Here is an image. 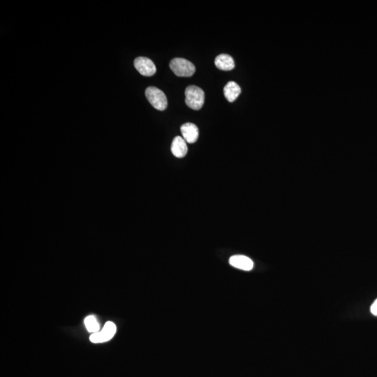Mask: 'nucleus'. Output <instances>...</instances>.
I'll use <instances>...</instances> for the list:
<instances>
[{"label":"nucleus","mask_w":377,"mask_h":377,"mask_svg":"<svg viewBox=\"0 0 377 377\" xmlns=\"http://www.w3.org/2000/svg\"><path fill=\"white\" fill-rule=\"evenodd\" d=\"M205 102V93L199 87L188 86L185 89V103L190 109L199 111Z\"/></svg>","instance_id":"nucleus-1"},{"label":"nucleus","mask_w":377,"mask_h":377,"mask_svg":"<svg viewBox=\"0 0 377 377\" xmlns=\"http://www.w3.org/2000/svg\"><path fill=\"white\" fill-rule=\"evenodd\" d=\"M169 66L173 72L180 77H191L196 71L193 63L184 58H174Z\"/></svg>","instance_id":"nucleus-2"},{"label":"nucleus","mask_w":377,"mask_h":377,"mask_svg":"<svg viewBox=\"0 0 377 377\" xmlns=\"http://www.w3.org/2000/svg\"><path fill=\"white\" fill-rule=\"evenodd\" d=\"M145 96L154 109L162 111L167 109L168 106L167 96L159 88L147 87L145 90Z\"/></svg>","instance_id":"nucleus-3"},{"label":"nucleus","mask_w":377,"mask_h":377,"mask_svg":"<svg viewBox=\"0 0 377 377\" xmlns=\"http://www.w3.org/2000/svg\"><path fill=\"white\" fill-rule=\"evenodd\" d=\"M116 333V325L113 322L109 321L104 325L100 332L92 333L89 340L93 343H101L111 340Z\"/></svg>","instance_id":"nucleus-4"},{"label":"nucleus","mask_w":377,"mask_h":377,"mask_svg":"<svg viewBox=\"0 0 377 377\" xmlns=\"http://www.w3.org/2000/svg\"><path fill=\"white\" fill-rule=\"evenodd\" d=\"M134 66L136 70L144 76H152L157 71L153 61L149 58L139 57L134 60Z\"/></svg>","instance_id":"nucleus-5"},{"label":"nucleus","mask_w":377,"mask_h":377,"mask_svg":"<svg viewBox=\"0 0 377 377\" xmlns=\"http://www.w3.org/2000/svg\"><path fill=\"white\" fill-rule=\"evenodd\" d=\"M182 138L188 144H194L199 139V128L193 123H185L180 128Z\"/></svg>","instance_id":"nucleus-6"},{"label":"nucleus","mask_w":377,"mask_h":377,"mask_svg":"<svg viewBox=\"0 0 377 377\" xmlns=\"http://www.w3.org/2000/svg\"><path fill=\"white\" fill-rule=\"evenodd\" d=\"M229 263L234 268L245 270V271H250L254 267V263L252 259L244 255L232 256L229 259Z\"/></svg>","instance_id":"nucleus-7"},{"label":"nucleus","mask_w":377,"mask_h":377,"mask_svg":"<svg viewBox=\"0 0 377 377\" xmlns=\"http://www.w3.org/2000/svg\"><path fill=\"white\" fill-rule=\"evenodd\" d=\"M171 152L177 158H182L188 152L187 142L181 136H176L171 145Z\"/></svg>","instance_id":"nucleus-8"},{"label":"nucleus","mask_w":377,"mask_h":377,"mask_svg":"<svg viewBox=\"0 0 377 377\" xmlns=\"http://www.w3.org/2000/svg\"><path fill=\"white\" fill-rule=\"evenodd\" d=\"M215 64L220 70L231 71L235 68L233 59L227 54H221L216 57Z\"/></svg>","instance_id":"nucleus-9"},{"label":"nucleus","mask_w":377,"mask_h":377,"mask_svg":"<svg viewBox=\"0 0 377 377\" xmlns=\"http://www.w3.org/2000/svg\"><path fill=\"white\" fill-rule=\"evenodd\" d=\"M240 93L241 88L234 81H230L224 87V96L229 102H233L236 100Z\"/></svg>","instance_id":"nucleus-10"},{"label":"nucleus","mask_w":377,"mask_h":377,"mask_svg":"<svg viewBox=\"0 0 377 377\" xmlns=\"http://www.w3.org/2000/svg\"><path fill=\"white\" fill-rule=\"evenodd\" d=\"M85 325L89 333H96L99 332V325L94 316L86 317L85 319Z\"/></svg>","instance_id":"nucleus-11"},{"label":"nucleus","mask_w":377,"mask_h":377,"mask_svg":"<svg viewBox=\"0 0 377 377\" xmlns=\"http://www.w3.org/2000/svg\"><path fill=\"white\" fill-rule=\"evenodd\" d=\"M370 311H371V313L373 314V315L377 317V299L374 302L371 307H370Z\"/></svg>","instance_id":"nucleus-12"}]
</instances>
